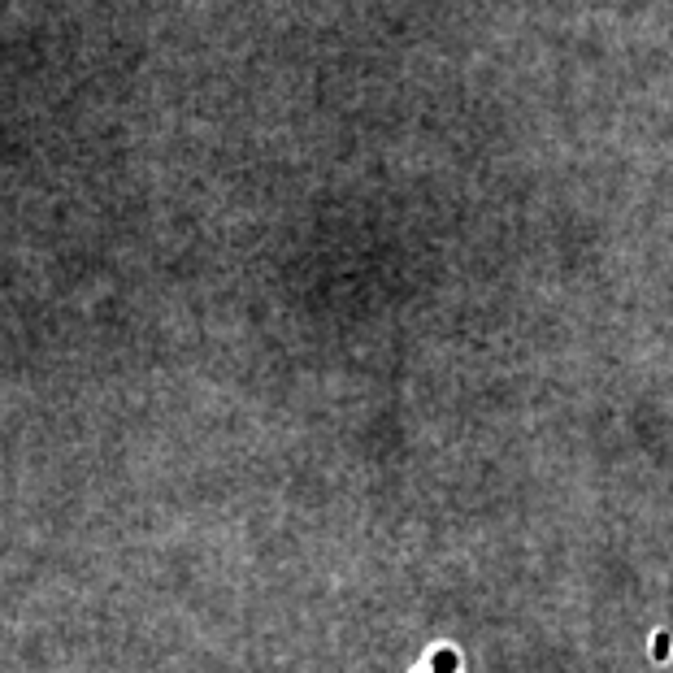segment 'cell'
Listing matches in <instances>:
<instances>
[{"mask_svg":"<svg viewBox=\"0 0 673 673\" xmlns=\"http://www.w3.org/2000/svg\"><path fill=\"white\" fill-rule=\"evenodd\" d=\"M452 665H456V656H452V651H439V660H434V673H452Z\"/></svg>","mask_w":673,"mask_h":673,"instance_id":"1","label":"cell"}]
</instances>
